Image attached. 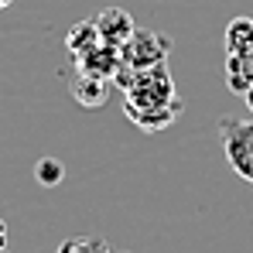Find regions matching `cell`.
I'll use <instances>...</instances> for the list:
<instances>
[{
    "label": "cell",
    "mask_w": 253,
    "mask_h": 253,
    "mask_svg": "<svg viewBox=\"0 0 253 253\" xmlns=\"http://www.w3.org/2000/svg\"><path fill=\"white\" fill-rule=\"evenodd\" d=\"M126 92V117L140 130H165L181 113V103L174 96L168 65H151V69H133V79L124 89Z\"/></svg>",
    "instance_id": "6da1fadb"
},
{
    "label": "cell",
    "mask_w": 253,
    "mask_h": 253,
    "mask_svg": "<svg viewBox=\"0 0 253 253\" xmlns=\"http://www.w3.org/2000/svg\"><path fill=\"white\" fill-rule=\"evenodd\" d=\"M226 83L240 96L253 85V17H236L226 28Z\"/></svg>",
    "instance_id": "7a4b0ae2"
},
{
    "label": "cell",
    "mask_w": 253,
    "mask_h": 253,
    "mask_svg": "<svg viewBox=\"0 0 253 253\" xmlns=\"http://www.w3.org/2000/svg\"><path fill=\"white\" fill-rule=\"evenodd\" d=\"M219 137H222V151H226L229 168L236 171L243 181L253 185V124L250 120L222 117L219 120Z\"/></svg>",
    "instance_id": "3957f363"
},
{
    "label": "cell",
    "mask_w": 253,
    "mask_h": 253,
    "mask_svg": "<svg viewBox=\"0 0 253 253\" xmlns=\"http://www.w3.org/2000/svg\"><path fill=\"white\" fill-rule=\"evenodd\" d=\"M120 55H124V65H130V69L165 65L168 55H171V38L161 35V31H144V28H137V31L130 35V42L120 48Z\"/></svg>",
    "instance_id": "277c9868"
},
{
    "label": "cell",
    "mask_w": 253,
    "mask_h": 253,
    "mask_svg": "<svg viewBox=\"0 0 253 253\" xmlns=\"http://www.w3.org/2000/svg\"><path fill=\"white\" fill-rule=\"evenodd\" d=\"M92 21H96L99 42H103V44H113V48H124V44L130 42V35L137 31L133 17L126 14L124 7H106V10H99Z\"/></svg>",
    "instance_id": "5b68a950"
},
{
    "label": "cell",
    "mask_w": 253,
    "mask_h": 253,
    "mask_svg": "<svg viewBox=\"0 0 253 253\" xmlns=\"http://www.w3.org/2000/svg\"><path fill=\"white\" fill-rule=\"evenodd\" d=\"M76 65H79V72L99 76V79H113L117 69L124 65V55H120V48H113V44H96L92 51H85V55L76 58Z\"/></svg>",
    "instance_id": "8992f818"
},
{
    "label": "cell",
    "mask_w": 253,
    "mask_h": 253,
    "mask_svg": "<svg viewBox=\"0 0 253 253\" xmlns=\"http://www.w3.org/2000/svg\"><path fill=\"white\" fill-rule=\"evenodd\" d=\"M69 92H72V99L85 106V110H99V106H106V99H110V79H99V76H89V72H79L72 85H69Z\"/></svg>",
    "instance_id": "52a82bcc"
},
{
    "label": "cell",
    "mask_w": 253,
    "mask_h": 253,
    "mask_svg": "<svg viewBox=\"0 0 253 253\" xmlns=\"http://www.w3.org/2000/svg\"><path fill=\"white\" fill-rule=\"evenodd\" d=\"M99 42V31H96V21H79V24H72V31H69V38H65V48L72 51V58H79L85 51H92Z\"/></svg>",
    "instance_id": "ba28073f"
},
{
    "label": "cell",
    "mask_w": 253,
    "mask_h": 253,
    "mask_svg": "<svg viewBox=\"0 0 253 253\" xmlns=\"http://www.w3.org/2000/svg\"><path fill=\"white\" fill-rule=\"evenodd\" d=\"M35 178H38V185H44V188H55V185H62L65 168H62L58 158H42V161L35 165Z\"/></svg>",
    "instance_id": "9c48e42d"
},
{
    "label": "cell",
    "mask_w": 253,
    "mask_h": 253,
    "mask_svg": "<svg viewBox=\"0 0 253 253\" xmlns=\"http://www.w3.org/2000/svg\"><path fill=\"white\" fill-rule=\"evenodd\" d=\"M7 240H10V233H7V222L0 219V250H7Z\"/></svg>",
    "instance_id": "30bf717a"
},
{
    "label": "cell",
    "mask_w": 253,
    "mask_h": 253,
    "mask_svg": "<svg viewBox=\"0 0 253 253\" xmlns=\"http://www.w3.org/2000/svg\"><path fill=\"white\" fill-rule=\"evenodd\" d=\"M243 99H247V106H250V113H253V85L247 89V92H243Z\"/></svg>",
    "instance_id": "8fae6325"
},
{
    "label": "cell",
    "mask_w": 253,
    "mask_h": 253,
    "mask_svg": "<svg viewBox=\"0 0 253 253\" xmlns=\"http://www.w3.org/2000/svg\"><path fill=\"white\" fill-rule=\"evenodd\" d=\"M7 3H10V0H0V10H3V7H7Z\"/></svg>",
    "instance_id": "7c38bea8"
},
{
    "label": "cell",
    "mask_w": 253,
    "mask_h": 253,
    "mask_svg": "<svg viewBox=\"0 0 253 253\" xmlns=\"http://www.w3.org/2000/svg\"><path fill=\"white\" fill-rule=\"evenodd\" d=\"M0 253H7V250H0Z\"/></svg>",
    "instance_id": "4fadbf2b"
}]
</instances>
